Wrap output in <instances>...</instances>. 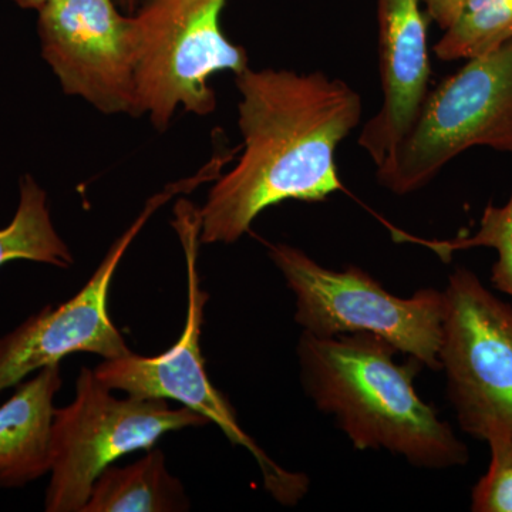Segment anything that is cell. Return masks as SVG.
Wrapping results in <instances>:
<instances>
[{
  "mask_svg": "<svg viewBox=\"0 0 512 512\" xmlns=\"http://www.w3.org/2000/svg\"><path fill=\"white\" fill-rule=\"evenodd\" d=\"M473 147L512 154V40L467 60L429 93L412 130L376 167L377 181L412 194Z\"/></svg>",
  "mask_w": 512,
  "mask_h": 512,
  "instance_id": "5",
  "label": "cell"
},
{
  "mask_svg": "<svg viewBox=\"0 0 512 512\" xmlns=\"http://www.w3.org/2000/svg\"><path fill=\"white\" fill-rule=\"evenodd\" d=\"M434 46L441 62L487 55L512 40V0H468Z\"/></svg>",
  "mask_w": 512,
  "mask_h": 512,
  "instance_id": "15",
  "label": "cell"
},
{
  "mask_svg": "<svg viewBox=\"0 0 512 512\" xmlns=\"http://www.w3.org/2000/svg\"><path fill=\"white\" fill-rule=\"evenodd\" d=\"M208 424L188 407L173 409L167 399H117L94 370L82 367L73 402L53 414L45 510L82 512L94 481L114 461L150 450L171 431Z\"/></svg>",
  "mask_w": 512,
  "mask_h": 512,
  "instance_id": "6",
  "label": "cell"
},
{
  "mask_svg": "<svg viewBox=\"0 0 512 512\" xmlns=\"http://www.w3.org/2000/svg\"><path fill=\"white\" fill-rule=\"evenodd\" d=\"M221 173V161L211 157L191 177L167 185L163 191L153 195L133 224L113 242L92 278L72 299L57 306H46L8 335L2 336L0 393L15 387L43 367L60 365L62 359L72 353H94L104 360L119 359L133 353L107 311V296L120 261L154 212L177 195L190 194L202 184L214 183Z\"/></svg>",
  "mask_w": 512,
  "mask_h": 512,
  "instance_id": "9",
  "label": "cell"
},
{
  "mask_svg": "<svg viewBox=\"0 0 512 512\" xmlns=\"http://www.w3.org/2000/svg\"><path fill=\"white\" fill-rule=\"evenodd\" d=\"M143 2L144 0H116L119 8L123 10L124 13H128V15H133Z\"/></svg>",
  "mask_w": 512,
  "mask_h": 512,
  "instance_id": "20",
  "label": "cell"
},
{
  "mask_svg": "<svg viewBox=\"0 0 512 512\" xmlns=\"http://www.w3.org/2000/svg\"><path fill=\"white\" fill-rule=\"evenodd\" d=\"M468 0H421L427 15L441 30L453 25Z\"/></svg>",
  "mask_w": 512,
  "mask_h": 512,
  "instance_id": "18",
  "label": "cell"
},
{
  "mask_svg": "<svg viewBox=\"0 0 512 512\" xmlns=\"http://www.w3.org/2000/svg\"><path fill=\"white\" fill-rule=\"evenodd\" d=\"M12 2L16 3L19 8L32 9L39 12V10L42 9L47 2H50V0H12Z\"/></svg>",
  "mask_w": 512,
  "mask_h": 512,
  "instance_id": "19",
  "label": "cell"
},
{
  "mask_svg": "<svg viewBox=\"0 0 512 512\" xmlns=\"http://www.w3.org/2000/svg\"><path fill=\"white\" fill-rule=\"evenodd\" d=\"M383 101L359 134L376 167L407 136L429 96L427 23L421 0H377Z\"/></svg>",
  "mask_w": 512,
  "mask_h": 512,
  "instance_id": "11",
  "label": "cell"
},
{
  "mask_svg": "<svg viewBox=\"0 0 512 512\" xmlns=\"http://www.w3.org/2000/svg\"><path fill=\"white\" fill-rule=\"evenodd\" d=\"M241 94V154L200 208V244H235L285 201L318 202L343 190L336 150L362 120V97L323 72L248 67Z\"/></svg>",
  "mask_w": 512,
  "mask_h": 512,
  "instance_id": "1",
  "label": "cell"
},
{
  "mask_svg": "<svg viewBox=\"0 0 512 512\" xmlns=\"http://www.w3.org/2000/svg\"><path fill=\"white\" fill-rule=\"evenodd\" d=\"M62 383L60 365L43 367L16 384L0 406V488L25 487L49 474L55 397Z\"/></svg>",
  "mask_w": 512,
  "mask_h": 512,
  "instance_id": "12",
  "label": "cell"
},
{
  "mask_svg": "<svg viewBox=\"0 0 512 512\" xmlns=\"http://www.w3.org/2000/svg\"><path fill=\"white\" fill-rule=\"evenodd\" d=\"M173 227L187 261V319L180 339L154 357L130 355L104 360L94 369L101 383L127 396L174 400L217 424L234 446L244 447L261 468L264 487L279 504L293 507L308 494L309 477L279 466L239 424L237 412L212 384L205 369L200 336L208 293L197 272L200 247V208L181 198L174 207Z\"/></svg>",
  "mask_w": 512,
  "mask_h": 512,
  "instance_id": "3",
  "label": "cell"
},
{
  "mask_svg": "<svg viewBox=\"0 0 512 512\" xmlns=\"http://www.w3.org/2000/svg\"><path fill=\"white\" fill-rule=\"evenodd\" d=\"M443 295L440 370L458 424L477 440L512 433V306L467 268Z\"/></svg>",
  "mask_w": 512,
  "mask_h": 512,
  "instance_id": "8",
  "label": "cell"
},
{
  "mask_svg": "<svg viewBox=\"0 0 512 512\" xmlns=\"http://www.w3.org/2000/svg\"><path fill=\"white\" fill-rule=\"evenodd\" d=\"M228 0H144L136 18L140 59L137 67V117L147 114L165 131L175 111L210 116L217 96L210 79L249 67L247 50L221 29Z\"/></svg>",
  "mask_w": 512,
  "mask_h": 512,
  "instance_id": "7",
  "label": "cell"
},
{
  "mask_svg": "<svg viewBox=\"0 0 512 512\" xmlns=\"http://www.w3.org/2000/svg\"><path fill=\"white\" fill-rule=\"evenodd\" d=\"M20 259L62 269L74 264L69 245L53 225L46 191L32 175L20 180L18 210L0 229V266Z\"/></svg>",
  "mask_w": 512,
  "mask_h": 512,
  "instance_id": "14",
  "label": "cell"
},
{
  "mask_svg": "<svg viewBox=\"0 0 512 512\" xmlns=\"http://www.w3.org/2000/svg\"><path fill=\"white\" fill-rule=\"evenodd\" d=\"M436 251L443 259L461 249L493 248L497 261L491 269V282L498 291L512 298V192L504 205L488 204L476 234L454 241H420Z\"/></svg>",
  "mask_w": 512,
  "mask_h": 512,
  "instance_id": "16",
  "label": "cell"
},
{
  "mask_svg": "<svg viewBox=\"0 0 512 512\" xmlns=\"http://www.w3.org/2000/svg\"><path fill=\"white\" fill-rule=\"evenodd\" d=\"M191 501L156 446L136 463L104 468L82 512H184Z\"/></svg>",
  "mask_w": 512,
  "mask_h": 512,
  "instance_id": "13",
  "label": "cell"
},
{
  "mask_svg": "<svg viewBox=\"0 0 512 512\" xmlns=\"http://www.w3.org/2000/svg\"><path fill=\"white\" fill-rule=\"evenodd\" d=\"M490 466L471 494V511L512 512V433L487 440Z\"/></svg>",
  "mask_w": 512,
  "mask_h": 512,
  "instance_id": "17",
  "label": "cell"
},
{
  "mask_svg": "<svg viewBox=\"0 0 512 512\" xmlns=\"http://www.w3.org/2000/svg\"><path fill=\"white\" fill-rule=\"evenodd\" d=\"M42 56L67 96L137 117L140 39L116 0H50L39 10Z\"/></svg>",
  "mask_w": 512,
  "mask_h": 512,
  "instance_id": "10",
  "label": "cell"
},
{
  "mask_svg": "<svg viewBox=\"0 0 512 512\" xmlns=\"http://www.w3.org/2000/svg\"><path fill=\"white\" fill-rule=\"evenodd\" d=\"M396 353L372 333L316 338L302 332L296 346L306 396L356 450L389 451L424 470L466 466V444L414 387L424 366L413 357L397 363Z\"/></svg>",
  "mask_w": 512,
  "mask_h": 512,
  "instance_id": "2",
  "label": "cell"
},
{
  "mask_svg": "<svg viewBox=\"0 0 512 512\" xmlns=\"http://www.w3.org/2000/svg\"><path fill=\"white\" fill-rule=\"evenodd\" d=\"M268 256L295 296V322L303 332L316 338L372 333L424 367L440 370L443 291L419 289L400 298L359 266L326 268L282 242L268 244Z\"/></svg>",
  "mask_w": 512,
  "mask_h": 512,
  "instance_id": "4",
  "label": "cell"
}]
</instances>
